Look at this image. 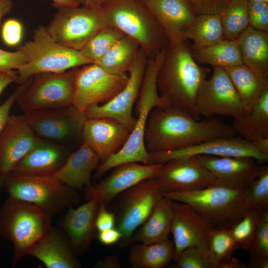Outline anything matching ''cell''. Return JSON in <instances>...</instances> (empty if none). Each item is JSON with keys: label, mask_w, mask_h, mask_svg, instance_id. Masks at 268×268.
Masks as SVG:
<instances>
[{"label": "cell", "mask_w": 268, "mask_h": 268, "mask_svg": "<svg viewBox=\"0 0 268 268\" xmlns=\"http://www.w3.org/2000/svg\"><path fill=\"white\" fill-rule=\"evenodd\" d=\"M236 134L232 126L220 120L210 118L200 120L184 110L169 106L150 112L144 139L149 152H164Z\"/></svg>", "instance_id": "cell-1"}, {"label": "cell", "mask_w": 268, "mask_h": 268, "mask_svg": "<svg viewBox=\"0 0 268 268\" xmlns=\"http://www.w3.org/2000/svg\"><path fill=\"white\" fill-rule=\"evenodd\" d=\"M210 71L208 67L200 66L195 61L188 40L169 43L157 75L159 94L167 99L170 106L200 119L196 111V98Z\"/></svg>", "instance_id": "cell-2"}, {"label": "cell", "mask_w": 268, "mask_h": 268, "mask_svg": "<svg viewBox=\"0 0 268 268\" xmlns=\"http://www.w3.org/2000/svg\"><path fill=\"white\" fill-rule=\"evenodd\" d=\"M165 49L148 59L137 98V118L133 130L122 148L99 164L94 175L95 179L116 166L126 163L149 164L150 157L144 143V133L150 112L156 108L170 106L168 101L158 92L157 75L163 60Z\"/></svg>", "instance_id": "cell-3"}, {"label": "cell", "mask_w": 268, "mask_h": 268, "mask_svg": "<svg viewBox=\"0 0 268 268\" xmlns=\"http://www.w3.org/2000/svg\"><path fill=\"white\" fill-rule=\"evenodd\" d=\"M102 9L107 24L134 40L148 59L169 44L163 29L142 0H110Z\"/></svg>", "instance_id": "cell-4"}, {"label": "cell", "mask_w": 268, "mask_h": 268, "mask_svg": "<svg viewBox=\"0 0 268 268\" xmlns=\"http://www.w3.org/2000/svg\"><path fill=\"white\" fill-rule=\"evenodd\" d=\"M248 187L220 185L183 192L163 193L174 201L190 205L216 228L231 229L248 210L246 196Z\"/></svg>", "instance_id": "cell-5"}, {"label": "cell", "mask_w": 268, "mask_h": 268, "mask_svg": "<svg viewBox=\"0 0 268 268\" xmlns=\"http://www.w3.org/2000/svg\"><path fill=\"white\" fill-rule=\"evenodd\" d=\"M51 217L32 203L8 197L0 210V235L13 246L12 267L52 227Z\"/></svg>", "instance_id": "cell-6"}, {"label": "cell", "mask_w": 268, "mask_h": 268, "mask_svg": "<svg viewBox=\"0 0 268 268\" xmlns=\"http://www.w3.org/2000/svg\"><path fill=\"white\" fill-rule=\"evenodd\" d=\"M27 59L26 64L17 70L16 82L22 84L33 75L43 72L60 73L92 64L80 52L56 42L46 27L36 28L33 38L19 47Z\"/></svg>", "instance_id": "cell-7"}, {"label": "cell", "mask_w": 268, "mask_h": 268, "mask_svg": "<svg viewBox=\"0 0 268 268\" xmlns=\"http://www.w3.org/2000/svg\"><path fill=\"white\" fill-rule=\"evenodd\" d=\"M4 187L9 197L39 207L51 217L79 203L78 191L53 176H30L9 173Z\"/></svg>", "instance_id": "cell-8"}, {"label": "cell", "mask_w": 268, "mask_h": 268, "mask_svg": "<svg viewBox=\"0 0 268 268\" xmlns=\"http://www.w3.org/2000/svg\"><path fill=\"white\" fill-rule=\"evenodd\" d=\"M107 25L102 8L64 7L59 8L48 26V33L56 42L80 51L101 29Z\"/></svg>", "instance_id": "cell-9"}, {"label": "cell", "mask_w": 268, "mask_h": 268, "mask_svg": "<svg viewBox=\"0 0 268 268\" xmlns=\"http://www.w3.org/2000/svg\"><path fill=\"white\" fill-rule=\"evenodd\" d=\"M78 67L60 73H39L19 96L16 102L24 112L67 106L72 104Z\"/></svg>", "instance_id": "cell-10"}, {"label": "cell", "mask_w": 268, "mask_h": 268, "mask_svg": "<svg viewBox=\"0 0 268 268\" xmlns=\"http://www.w3.org/2000/svg\"><path fill=\"white\" fill-rule=\"evenodd\" d=\"M163 192L155 178L144 180L121 194L116 212V225L126 244L148 218Z\"/></svg>", "instance_id": "cell-11"}, {"label": "cell", "mask_w": 268, "mask_h": 268, "mask_svg": "<svg viewBox=\"0 0 268 268\" xmlns=\"http://www.w3.org/2000/svg\"><path fill=\"white\" fill-rule=\"evenodd\" d=\"M23 115L38 137L62 145L74 138L81 137L87 119L84 113L72 105L28 111Z\"/></svg>", "instance_id": "cell-12"}, {"label": "cell", "mask_w": 268, "mask_h": 268, "mask_svg": "<svg viewBox=\"0 0 268 268\" xmlns=\"http://www.w3.org/2000/svg\"><path fill=\"white\" fill-rule=\"evenodd\" d=\"M129 74L109 73L94 63L78 68L72 105L84 113L90 106L105 103L126 86Z\"/></svg>", "instance_id": "cell-13"}, {"label": "cell", "mask_w": 268, "mask_h": 268, "mask_svg": "<svg viewBox=\"0 0 268 268\" xmlns=\"http://www.w3.org/2000/svg\"><path fill=\"white\" fill-rule=\"evenodd\" d=\"M197 114L210 118L215 116L234 118L246 113L240 98L225 69L213 67L211 77L201 85L196 101Z\"/></svg>", "instance_id": "cell-14"}, {"label": "cell", "mask_w": 268, "mask_h": 268, "mask_svg": "<svg viewBox=\"0 0 268 268\" xmlns=\"http://www.w3.org/2000/svg\"><path fill=\"white\" fill-rule=\"evenodd\" d=\"M148 60L140 48L128 71L129 80L125 87L108 102L88 107L84 111L87 118L111 119L132 131L136 123V118L133 116V107L139 95Z\"/></svg>", "instance_id": "cell-15"}, {"label": "cell", "mask_w": 268, "mask_h": 268, "mask_svg": "<svg viewBox=\"0 0 268 268\" xmlns=\"http://www.w3.org/2000/svg\"><path fill=\"white\" fill-rule=\"evenodd\" d=\"M155 178L163 193L192 191L218 185L197 156L174 158L162 164Z\"/></svg>", "instance_id": "cell-16"}, {"label": "cell", "mask_w": 268, "mask_h": 268, "mask_svg": "<svg viewBox=\"0 0 268 268\" xmlns=\"http://www.w3.org/2000/svg\"><path fill=\"white\" fill-rule=\"evenodd\" d=\"M149 153L150 164H162L174 158L198 155L250 157L261 162L268 161V155L259 152L250 142L235 135L214 138L175 150Z\"/></svg>", "instance_id": "cell-17"}, {"label": "cell", "mask_w": 268, "mask_h": 268, "mask_svg": "<svg viewBox=\"0 0 268 268\" xmlns=\"http://www.w3.org/2000/svg\"><path fill=\"white\" fill-rule=\"evenodd\" d=\"M161 165L129 162L118 165L98 184L85 187V198L106 205L127 190L144 180L155 178Z\"/></svg>", "instance_id": "cell-18"}, {"label": "cell", "mask_w": 268, "mask_h": 268, "mask_svg": "<svg viewBox=\"0 0 268 268\" xmlns=\"http://www.w3.org/2000/svg\"><path fill=\"white\" fill-rule=\"evenodd\" d=\"M172 220L171 232L175 247V261L187 248H207L210 234L215 228L204 216L190 205L172 201Z\"/></svg>", "instance_id": "cell-19"}, {"label": "cell", "mask_w": 268, "mask_h": 268, "mask_svg": "<svg viewBox=\"0 0 268 268\" xmlns=\"http://www.w3.org/2000/svg\"><path fill=\"white\" fill-rule=\"evenodd\" d=\"M87 201L77 208H67L58 221L59 228L76 255L87 252L96 236L95 223L99 203L95 200Z\"/></svg>", "instance_id": "cell-20"}, {"label": "cell", "mask_w": 268, "mask_h": 268, "mask_svg": "<svg viewBox=\"0 0 268 268\" xmlns=\"http://www.w3.org/2000/svg\"><path fill=\"white\" fill-rule=\"evenodd\" d=\"M38 138L23 115L10 116L0 133V174L10 173Z\"/></svg>", "instance_id": "cell-21"}, {"label": "cell", "mask_w": 268, "mask_h": 268, "mask_svg": "<svg viewBox=\"0 0 268 268\" xmlns=\"http://www.w3.org/2000/svg\"><path fill=\"white\" fill-rule=\"evenodd\" d=\"M131 132L130 129L114 120L90 118L84 124L81 138L103 162L122 148Z\"/></svg>", "instance_id": "cell-22"}, {"label": "cell", "mask_w": 268, "mask_h": 268, "mask_svg": "<svg viewBox=\"0 0 268 268\" xmlns=\"http://www.w3.org/2000/svg\"><path fill=\"white\" fill-rule=\"evenodd\" d=\"M211 173L218 185L248 187L259 175L260 166L250 157L195 156Z\"/></svg>", "instance_id": "cell-23"}, {"label": "cell", "mask_w": 268, "mask_h": 268, "mask_svg": "<svg viewBox=\"0 0 268 268\" xmlns=\"http://www.w3.org/2000/svg\"><path fill=\"white\" fill-rule=\"evenodd\" d=\"M70 153L65 146L39 138L11 172L30 176H53Z\"/></svg>", "instance_id": "cell-24"}, {"label": "cell", "mask_w": 268, "mask_h": 268, "mask_svg": "<svg viewBox=\"0 0 268 268\" xmlns=\"http://www.w3.org/2000/svg\"><path fill=\"white\" fill-rule=\"evenodd\" d=\"M161 26L169 41L185 40L184 32L197 15L187 0H142Z\"/></svg>", "instance_id": "cell-25"}, {"label": "cell", "mask_w": 268, "mask_h": 268, "mask_svg": "<svg viewBox=\"0 0 268 268\" xmlns=\"http://www.w3.org/2000/svg\"><path fill=\"white\" fill-rule=\"evenodd\" d=\"M47 268H79L81 264L67 237L52 227L27 252Z\"/></svg>", "instance_id": "cell-26"}, {"label": "cell", "mask_w": 268, "mask_h": 268, "mask_svg": "<svg viewBox=\"0 0 268 268\" xmlns=\"http://www.w3.org/2000/svg\"><path fill=\"white\" fill-rule=\"evenodd\" d=\"M100 161L98 155L82 142L53 176L64 185L80 191L92 184V173L96 171Z\"/></svg>", "instance_id": "cell-27"}, {"label": "cell", "mask_w": 268, "mask_h": 268, "mask_svg": "<svg viewBox=\"0 0 268 268\" xmlns=\"http://www.w3.org/2000/svg\"><path fill=\"white\" fill-rule=\"evenodd\" d=\"M237 41L242 64L268 78V32L249 26Z\"/></svg>", "instance_id": "cell-28"}, {"label": "cell", "mask_w": 268, "mask_h": 268, "mask_svg": "<svg viewBox=\"0 0 268 268\" xmlns=\"http://www.w3.org/2000/svg\"><path fill=\"white\" fill-rule=\"evenodd\" d=\"M172 215V200L163 196L147 220L134 232L132 239L144 244L168 239Z\"/></svg>", "instance_id": "cell-29"}, {"label": "cell", "mask_w": 268, "mask_h": 268, "mask_svg": "<svg viewBox=\"0 0 268 268\" xmlns=\"http://www.w3.org/2000/svg\"><path fill=\"white\" fill-rule=\"evenodd\" d=\"M240 98L246 113L268 90V78L241 64L225 69Z\"/></svg>", "instance_id": "cell-30"}, {"label": "cell", "mask_w": 268, "mask_h": 268, "mask_svg": "<svg viewBox=\"0 0 268 268\" xmlns=\"http://www.w3.org/2000/svg\"><path fill=\"white\" fill-rule=\"evenodd\" d=\"M233 119L236 134L248 141L268 137V90L244 115Z\"/></svg>", "instance_id": "cell-31"}, {"label": "cell", "mask_w": 268, "mask_h": 268, "mask_svg": "<svg viewBox=\"0 0 268 268\" xmlns=\"http://www.w3.org/2000/svg\"><path fill=\"white\" fill-rule=\"evenodd\" d=\"M191 51L195 61L223 69L242 64L237 40L223 39L202 47L191 45Z\"/></svg>", "instance_id": "cell-32"}, {"label": "cell", "mask_w": 268, "mask_h": 268, "mask_svg": "<svg viewBox=\"0 0 268 268\" xmlns=\"http://www.w3.org/2000/svg\"><path fill=\"white\" fill-rule=\"evenodd\" d=\"M175 258V247L171 240L149 244L133 245L129 261L133 268H163Z\"/></svg>", "instance_id": "cell-33"}, {"label": "cell", "mask_w": 268, "mask_h": 268, "mask_svg": "<svg viewBox=\"0 0 268 268\" xmlns=\"http://www.w3.org/2000/svg\"><path fill=\"white\" fill-rule=\"evenodd\" d=\"M140 48L134 40L125 35L94 63L112 74L127 73Z\"/></svg>", "instance_id": "cell-34"}, {"label": "cell", "mask_w": 268, "mask_h": 268, "mask_svg": "<svg viewBox=\"0 0 268 268\" xmlns=\"http://www.w3.org/2000/svg\"><path fill=\"white\" fill-rule=\"evenodd\" d=\"M185 39L193 42V46L202 47L224 39L220 15H197L184 32Z\"/></svg>", "instance_id": "cell-35"}, {"label": "cell", "mask_w": 268, "mask_h": 268, "mask_svg": "<svg viewBox=\"0 0 268 268\" xmlns=\"http://www.w3.org/2000/svg\"><path fill=\"white\" fill-rule=\"evenodd\" d=\"M249 0H231L220 14L224 39L237 40L249 27Z\"/></svg>", "instance_id": "cell-36"}, {"label": "cell", "mask_w": 268, "mask_h": 268, "mask_svg": "<svg viewBox=\"0 0 268 268\" xmlns=\"http://www.w3.org/2000/svg\"><path fill=\"white\" fill-rule=\"evenodd\" d=\"M124 36L120 30L107 24L97 32L79 51L94 63Z\"/></svg>", "instance_id": "cell-37"}, {"label": "cell", "mask_w": 268, "mask_h": 268, "mask_svg": "<svg viewBox=\"0 0 268 268\" xmlns=\"http://www.w3.org/2000/svg\"><path fill=\"white\" fill-rule=\"evenodd\" d=\"M208 252L215 268L228 262L237 249L230 229L214 228L209 236Z\"/></svg>", "instance_id": "cell-38"}, {"label": "cell", "mask_w": 268, "mask_h": 268, "mask_svg": "<svg viewBox=\"0 0 268 268\" xmlns=\"http://www.w3.org/2000/svg\"><path fill=\"white\" fill-rule=\"evenodd\" d=\"M263 211L247 210L242 218L230 229L237 249L250 250Z\"/></svg>", "instance_id": "cell-39"}, {"label": "cell", "mask_w": 268, "mask_h": 268, "mask_svg": "<svg viewBox=\"0 0 268 268\" xmlns=\"http://www.w3.org/2000/svg\"><path fill=\"white\" fill-rule=\"evenodd\" d=\"M248 209L265 210L268 209V166L260 167L257 177L248 187L246 196Z\"/></svg>", "instance_id": "cell-40"}, {"label": "cell", "mask_w": 268, "mask_h": 268, "mask_svg": "<svg viewBox=\"0 0 268 268\" xmlns=\"http://www.w3.org/2000/svg\"><path fill=\"white\" fill-rule=\"evenodd\" d=\"M176 268H215L207 248L192 246L184 250L175 261Z\"/></svg>", "instance_id": "cell-41"}, {"label": "cell", "mask_w": 268, "mask_h": 268, "mask_svg": "<svg viewBox=\"0 0 268 268\" xmlns=\"http://www.w3.org/2000/svg\"><path fill=\"white\" fill-rule=\"evenodd\" d=\"M249 251L251 254L268 256V209L262 212Z\"/></svg>", "instance_id": "cell-42"}, {"label": "cell", "mask_w": 268, "mask_h": 268, "mask_svg": "<svg viewBox=\"0 0 268 268\" xmlns=\"http://www.w3.org/2000/svg\"><path fill=\"white\" fill-rule=\"evenodd\" d=\"M248 18L249 26L268 32V2L249 0Z\"/></svg>", "instance_id": "cell-43"}, {"label": "cell", "mask_w": 268, "mask_h": 268, "mask_svg": "<svg viewBox=\"0 0 268 268\" xmlns=\"http://www.w3.org/2000/svg\"><path fill=\"white\" fill-rule=\"evenodd\" d=\"M231 0H187L196 15H220Z\"/></svg>", "instance_id": "cell-44"}, {"label": "cell", "mask_w": 268, "mask_h": 268, "mask_svg": "<svg viewBox=\"0 0 268 268\" xmlns=\"http://www.w3.org/2000/svg\"><path fill=\"white\" fill-rule=\"evenodd\" d=\"M23 28L21 23L14 18L6 20L1 28V37L4 43L10 47L17 46L23 36Z\"/></svg>", "instance_id": "cell-45"}, {"label": "cell", "mask_w": 268, "mask_h": 268, "mask_svg": "<svg viewBox=\"0 0 268 268\" xmlns=\"http://www.w3.org/2000/svg\"><path fill=\"white\" fill-rule=\"evenodd\" d=\"M26 63L27 59L20 51L9 52L0 48V71L18 70Z\"/></svg>", "instance_id": "cell-46"}, {"label": "cell", "mask_w": 268, "mask_h": 268, "mask_svg": "<svg viewBox=\"0 0 268 268\" xmlns=\"http://www.w3.org/2000/svg\"><path fill=\"white\" fill-rule=\"evenodd\" d=\"M32 77L14 89L6 100L0 105V133L5 127L10 117L11 108L19 96L30 84Z\"/></svg>", "instance_id": "cell-47"}, {"label": "cell", "mask_w": 268, "mask_h": 268, "mask_svg": "<svg viewBox=\"0 0 268 268\" xmlns=\"http://www.w3.org/2000/svg\"><path fill=\"white\" fill-rule=\"evenodd\" d=\"M95 227L98 232L115 227L116 215L109 211L106 205L100 203L95 219Z\"/></svg>", "instance_id": "cell-48"}, {"label": "cell", "mask_w": 268, "mask_h": 268, "mask_svg": "<svg viewBox=\"0 0 268 268\" xmlns=\"http://www.w3.org/2000/svg\"><path fill=\"white\" fill-rule=\"evenodd\" d=\"M99 241L106 246L113 245L122 238L121 232L116 227L99 231L97 234Z\"/></svg>", "instance_id": "cell-49"}, {"label": "cell", "mask_w": 268, "mask_h": 268, "mask_svg": "<svg viewBox=\"0 0 268 268\" xmlns=\"http://www.w3.org/2000/svg\"><path fill=\"white\" fill-rule=\"evenodd\" d=\"M247 268H268V256L260 254H251Z\"/></svg>", "instance_id": "cell-50"}, {"label": "cell", "mask_w": 268, "mask_h": 268, "mask_svg": "<svg viewBox=\"0 0 268 268\" xmlns=\"http://www.w3.org/2000/svg\"><path fill=\"white\" fill-rule=\"evenodd\" d=\"M17 78V71L11 70L6 72L0 71V95L3 90L8 85L13 82H16Z\"/></svg>", "instance_id": "cell-51"}, {"label": "cell", "mask_w": 268, "mask_h": 268, "mask_svg": "<svg viewBox=\"0 0 268 268\" xmlns=\"http://www.w3.org/2000/svg\"><path fill=\"white\" fill-rule=\"evenodd\" d=\"M121 264L119 258L115 255L109 256L98 261L94 266L95 268H120Z\"/></svg>", "instance_id": "cell-52"}, {"label": "cell", "mask_w": 268, "mask_h": 268, "mask_svg": "<svg viewBox=\"0 0 268 268\" xmlns=\"http://www.w3.org/2000/svg\"><path fill=\"white\" fill-rule=\"evenodd\" d=\"M251 143L259 152L268 155V137L260 138Z\"/></svg>", "instance_id": "cell-53"}, {"label": "cell", "mask_w": 268, "mask_h": 268, "mask_svg": "<svg viewBox=\"0 0 268 268\" xmlns=\"http://www.w3.org/2000/svg\"><path fill=\"white\" fill-rule=\"evenodd\" d=\"M53 5L58 8L64 7H76L79 3L75 0H51Z\"/></svg>", "instance_id": "cell-54"}, {"label": "cell", "mask_w": 268, "mask_h": 268, "mask_svg": "<svg viewBox=\"0 0 268 268\" xmlns=\"http://www.w3.org/2000/svg\"><path fill=\"white\" fill-rule=\"evenodd\" d=\"M220 268H247V266L236 258H231L221 265Z\"/></svg>", "instance_id": "cell-55"}, {"label": "cell", "mask_w": 268, "mask_h": 268, "mask_svg": "<svg viewBox=\"0 0 268 268\" xmlns=\"http://www.w3.org/2000/svg\"><path fill=\"white\" fill-rule=\"evenodd\" d=\"M12 6L11 0H0V22L2 18L11 10Z\"/></svg>", "instance_id": "cell-56"}, {"label": "cell", "mask_w": 268, "mask_h": 268, "mask_svg": "<svg viewBox=\"0 0 268 268\" xmlns=\"http://www.w3.org/2000/svg\"><path fill=\"white\" fill-rule=\"evenodd\" d=\"M109 0H85V3L83 5L93 8L100 9Z\"/></svg>", "instance_id": "cell-57"}, {"label": "cell", "mask_w": 268, "mask_h": 268, "mask_svg": "<svg viewBox=\"0 0 268 268\" xmlns=\"http://www.w3.org/2000/svg\"><path fill=\"white\" fill-rule=\"evenodd\" d=\"M6 176L0 174V190L4 187V182Z\"/></svg>", "instance_id": "cell-58"}, {"label": "cell", "mask_w": 268, "mask_h": 268, "mask_svg": "<svg viewBox=\"0 0 268 268\" xmlns=\"http://www.w3.org/2000/svg\"><path fill=\"white\" fill-rule=\"evenodd\" d=\"M76 0L79 4H82V5H84L85 3V0Z\"/></svg>", "instance_id": "cell-59"}, {"label": "cell", "mask_w": 268, "mask_h": 268, "mask_svg": "<svg viewBox=\"0 0 268 268\" xmlns=\"http://www.w3.org/2000/svg\"><path fill=\"white\" fill-rule=\"evenodd\" d=\"M251 1H266L268 2V1H267L266 0H249Z\"/></svg>", "instance_id": "cell-60"}, {"label": "cell", "mask_w": 268, "mask_h": 268, "mask_svg": "<svg viewBox=\"0 0 268 268\" xmlns=\"http://www.w3.org/2000/svg\"><path fill=\"white\" fill-rule=\"evenodd\" d=\"M267 1H268V0H266Z\"/></svg>", "instance_id": "cell-61"}]
</instances>
